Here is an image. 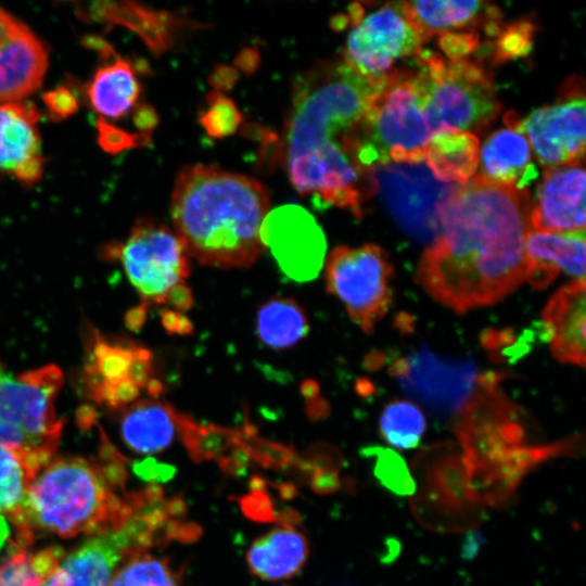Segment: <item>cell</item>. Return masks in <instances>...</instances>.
<instances>
[{
	"label": "cell",
	"mask_w": 586,
	"mask_h": 586,
	"mask_svg": "<svg viewBox=\"0 0 586 586\" xmlns=\"http://www.w3.org/2000/svg\"><path fill=\"white\" fill-rule=\"evenodd\" d=\"M530 193L475 176L440 212L441 231L416 279L440 304L463 314L501 301L525 279Z\"/></svg>",
	"instance_id": "obj_1"
},
{
	"label": "cell",
	"mask_w": 586,
	"mask_h": 586,
	"mask_svg": "<svg viewBox=\"0 0 586 586\" xmlns=\"http://www.w3.org/2000/svg\"><path fill=\"white\" fill-rule=\"evenodd\" d=\"M386 77L369 79L343 61H326L293 82L281 155L302 195L362 216L373 193L369 170L357 160L358 132Z\"/></svg>",
	"instance_id": "obj_2"
},
{
	"label": "cell",
	"mask_w": 586,
	"mask_h": 586,
	"mask_svg": "<svg viewBox=\"0 0 586 586\" xmlns=\"http://www.w3.org/2000/svg\"><path fill=\"white\" fill-rule=\"evenodd\" d=\"M125 480V458L107 443L98 459H51L12 520L17 546L25 548L42 534L69 539L123 527L150 494V487L124 493Z\"/></svg>",
	"instance_id": "obj_3"
},
{
	"label": "cell",
	"mask_w": 586,
	"mask_h": 586,
	"mask_svg": "<svg viewBox=\"0 0 586 586\" xmlns=\"http://www.w3.org/2000/svg\"><path fill=\"white\" fill-rule=\"evenodd\" d=\"M269 205L256 179L196 164L179 171L170 215L189 256L211 267L243 268L265 250L260 227Z\"/></svg>",
	"instance_id": "obj_4"
},
{
	"label": "cell",
	"mask_w": 586,
	"mask_h": 586,
	"mask_svg": "<svg viewBox=\"0 0 586 586\" xmlns=\"http://www.w3.org/2000/svg\"><path fill=\"white\" fill-rule=\"evenodd\" d=\"M504 379L500 373L480 374L472 396L454 421L469 484L483 505L493 507L507 505L536 466L574 456L583 444L576 435L534 444L524 413L500 386Z\"/></svg>",
	"instance_id": "obj_5"
},
{
	"label": "cell",
	"mask_w": 586,
	"mask_h": 586,
	"mask_svg": "<svg viewBox=\"0 0 586 586\" xmlns=\"http://www.w3.org/2000/svg\"><path fill=\"white\" fill-rule=\"evenodd\" d=\"M432 135L417 68H395L359 129L358 163L369 170L387 163L424 161Z\"/></svg>",
	"instance_id": "obj_6"
},
{
	"label": "cell",
	"mask_w": 586,
	"mask_h": 586,
	"mask_svg": "<svg viewBox=\"0 0 586 586\" xmlns=\"http://www.w3.org/2000/svg\"><path fill=\"white\" fill-rule=\"evenodd\" d=\"M413 60L433 133L444 129L481 131L496 119L500 103L491 77L480 64L464 59L445 60L422 49Z\"/></svg>",
	"instance_id": "obj_7"
},
{
	"label": "cell",
	"mask_w": 586,
	"mask_h": 586,
	"mask_svg": "<svg viewBox=\"0 0 586 586\" xmlns=\"http://www.w3.org/2000/svg\"><path fill=\"white\" fill-rule=\"evenodd\" d=\"M62 384L63 374L55 365L14 374L0 362V444L47 464L64 424L55 409Z\"/></svg>",
	"instance_id": "obj_8"
},
{
	"label": "cell",
	"mask_w": 586,
	"mask_h": 586,
	"mask_svg": "<svg viewBox=\"0 0 586 586\" xmlns=\"http://www.w3.org/2000/svg\"><path fill=\"white\" fill-rule=\"evenodd\" d=\"M413 474L411 508L424 526L448 533L480 523L483 502L469 484L458 446L444 443L423 450L415 459Z\"/></svg>",
	"instance_id": "obj_9"
},
{
	"label": "cell",
	"mask_w": 586,
	"mask_h": 586,
	"mask_svg": "<svg viewBox=\"0 0 586 586\" xmlns=\"http://www.w3.org/2000/svg\"><path fill=\"white\" fill-rule=\"evenodd\" d=\"M393 266L387 253L375 244L335 247L326 260L329 293L345 306L364 332L371 333L392 305Z\"/></svg>",
	"instance_id": "obj_10"
},
{
	"label": "cell",
	"mask_w": 586,
	"mask_h": 586,
	"mask_svg": "<svg viewBox=\"0 0 586 586\" xmlns=\"http://www.w3.org/2000/svg\"><path fill=\"white\" fill-rule=\"evenodd\" d=\"M104 252L120 262L146 307L166 303L170 290L183 283L191 270L189 255L176 233L146 220L136 224L124 242L110 244Z\"/></svg>",
	"instance_id": "obj_11"
},
{
	"label": "cell",
	"mask_w": 586,
	"mask_h": 586,
	"mask_svg": "<svg viewBox=\"0 0 586 586\" xmlns=\"http://www.w3.org/2000/svg\"><path fill=\"white\" fill-rule=\"evenodd\" d=\"M369 173L374 192L399 228L432 244L441 231V207L457 186L437 180L424 161L387 163Z\"/></svg>",
	"instance_id": "obj_12"
},
{
	"label": "cell",
	"mask_w": 586,
	"mask_h": 586,
	"mask_svg": "<svg viewBox=\"0 0 586 586\" xmlns=\"http://www.w3.org/2000/svg\"><path fill=\"white\" fill-rule=\"evenodd\" d=\"M152 354L142 346L110 339L89 328L80 374L82 394L109 410H123L138 399L152 379Z\"/></svg>",
	"instance_id": "obj_13"
},
{
	"label": "cell",
	"mask_w": 586,
	"mask_h": 586,
	"mask_svg": "<svg viewBox=\"0 0 586 586\" xmlns=\"http://www.w3.org/2000/svg\"><path fill=\"white\" fill-rule=\"evenodd\" d=\"M352 29L347 35L343 62L369 79L387 76L393 65L415 56L426 42L407 16L403 1L390 2L362 16L352 9Z\"/></svg>",
	"instance_id": "obj_14"
},
{
	"label": "cell",
	"mask_w": 586,
	"mask_h": 586,
	"mask_svg": "<svg viewBox=\"0 0 586 586\" xmlns=\"http://www.w3.org/2000/svg\"><path fill=\"white\" fill-rule=\"evenodd\" d=\"M156 544L160 535L154 518L139 510L123 527L94 535L60 560L39 586H107L126 558Z\"/></svg>",
	"instance_id": "obj_15"
},
{
	"label": "cell",
	"mask_w": 586,
	"mask_h": 586,
	"mask_svg": "<svg viewBox=\"0 0 586 586\" xmlns=\"http://www.w3.org/2000/svg\"><path fill=\"white\" fill-rule=\"evenodd\" d=\"M402 388L440 417H457L472 396L480 373L472 359L438 356L422 346L390 367Z\"/></svg>",
	"instance_id": "obj_16"
},
{
	"label": "cell",
	"mask_w": 586,
	"mask_h": 586,
	"mask_svg": "<svg viewBox=\"0 0 586 586\" xmlns=\"http://www.w3.org/2000/svg\"><path fill=\"white\" fill-rule=\"evenodd\" d=\"M585 113L583 87L568 81L556 103L535 109L520 120L521 130L545 169L584 163Z\"/></svg>",
	"instance_id": "obj_17"
},
{
	"label": "cell",
	"mask_w": 586,
	"mask_h": 586,
	"mask_svg": "<svg viewBox=\"0 0 586 586\" xmlns=\"http://www.w3.org/2000/svg\"><path fill=\"white\" fill-rule=\"evenodd\" d=\"M260 240L280 269L295 281L313 280L322 268L326 237L302 206L286 204L269 211L260 227Z\"/></svg>",
	"instance_id": "obj_18"
},
{
	"label": "cell",
	"mask_w": 586,
	"mask_h": 586,
	"mask_svg": "<svg viewBox=\"0 0 586 586\" xmlns=\"http://www.w3.org/2000/svg\"><path fill=\"white\" fill-rule=\"evenodd\" d=\"M584 163H574L544 171L531 202V230L571 233L585 231Z\"/></svg>",
	"instance_id": "obj_19"
},
{
	"label": "cell",
	"mask_w": 586,
	"mask_h": 586,
	"mask_svg": "<svg viewBox=\"0 0 586 586\" xmlns=\"http://www.w3.org/2000/svg\"><path fill=\"white\" fill-rule=\"evenodd\" d=\"M47 66L46 46L26 25L0 9V103L33 93Z\"/></svg>",
	"instance_id": "obj_20"
},
{
	"label": "cell",
	"mask_w": 586,
	"mask_h": 586,
	"mask_svg": "<svg viewBox=\"0 0 586 586\" xmlns=\"http://www.w3.org/2000/svg\"><path fill=\"white\" fill-rule=\"evenodd\" d=\"M39 111L31 102L0 104V171L31 186L43 174Z\"/></svg>",
	"instance_id": "obj_21"
},
{
	"label": "cell",
	"mask_w": 586,
	"mask_h": 586,
	"mask_svg": "<svg viewBox=\"0 0 586 586\" xmlns=\"http://www.w3.org/2000/svg\"><path fill=\"white\" fill-rule=\"evenodd\" d=\"M507 128L493 132L480 153L479 178L486 182L526 190L537 176L530 143L515 113L505 116Z\"/></svg>",
	"instance_id": "obj_22"
},
{
	"label": "cell",
	"mask_w": 586,
	"mask_h": 586,
	"mask_svg": "<svg viewBox=\"0 0 586 586\" xmlns=\"http://www.w3.org/2000/svg\"><path fill=\"white\" fill-rule=\"evenodd\" d=\"M585 279L559 289L543 311L552 355L563 364L585 365Z\"/></svg>",
	"instance_id": "obj_23"
},
{
	"label": "cell",
	"mask_w": 586,
	"mask_h": 586,
	"mask_svg": "<svg viewBox=\"0 0 586 586\" xmlns=\"http://www.w3.org/2000/svg\"><path fill=\"white\" fill-rule=\"evenodd\" d=\"M585 231L530 230L524 244L525 279L536 289L548 286L561 270L585 279Z\"/></svg>",
	"instance_id": "obj_24"
},
{
	"label": "cell",
	"mask_w": 586,
	"mask_h": 586,
	"mask_svg": "<svg viewBox=\"0 0 586 586\" xmlns=\"http://www.w3.org/2000/svg\"><path fill=\"white\" fill-rule=\"evenodd\" d=\"M403 7L425 41L456 30L483 27L487 35H497L501 29L499 9L486 1H403Z\"/></svg>",
	"instance_id": "obj_25"
},
{
	"label": "cell",
	"mask_w": 586,
	"mask_h": 586,
	"mask_svg": "<svg viewBox=\"0 0 586 586\" xmlns=\"http://www.w3.org/2000/svg\"><path fill=\"white\" fill-rule=\"evenodd\" d=\"M307 557L308 543L304 534L291 524H283L254 540L246 559L255 576L280 581L297 574Z\"/></svg>",
	"instance_id": "obj_26"
},
{
	"label": "cell",
	"mask_w": 586,
	"mask_h": 586,
	"mask_svg": "<svg viewBox=\"0 0 586 586\" xmlns=\"http://www.w3.org/2000/svg\"><path fill=\"white\" fill-rule=\"evenodd\" d=\"M120 437L138 454H156L166 449L177 431L174 407L157 398H143L122 410Z\"/></svg>",
	"instance_id": "obj_27"
},
{
	"label": "cell",
	"mask_w": 586,
	"mask_h": 586,
	"mask_svg": "<svg viewBox=\"0 0 586 586\" xmlns=\"http://www.w3.org/2000/svg\"><path fill=\"white\" fill-rule=\"evenodd\" d=\"M81 16L93 21H105L131 28L142 37L154 53L170 47L175 29L180 21L168 13L145 9L130 2L99 1L81 4Z\"/></svg>",
	"instance_id": "obj_28"
},
{
	"label": "cell",
	"mask_w": 586,
	"mask_h": 586,
	"mask_svg": "<svg viewBox=\"0 0 586 586\" xmlns=\"http://www.w3.org/2000/svg\"><path fill=\"white\" fill-rule=\"evenodd\" d=\"M85 90L99 119L107 122L119 119L136 107L141 86L131 63L117 58L100 66Z\"/></svg>",
	"instance_id": "obj_29"
},
{
	"label": "cell",
	"mask_w": 586,
	"mask_h": 586,
	"mask_svg": "<svg viewBox=\"0 0 586 586\" xmlns=\"http://www.w3.org/2000/svg\"><path fill=\"white\" fill-rule=\"evenodd\" d=\"M424 162L437 180L462 186L479 165V140L471 132L436 131L425 146Z\"/></svg>",
	"instance_id": "obj_30"
},
{
	"label": "cell",
	"mask_w": 586,
	"mask_h": 586,
	"mask_svg": "<svg viewBox=\"0 0 586 586\" xmlns=\"http://www.w3.org/2000/svg\"><path fill=\"white\" fill-rule=\"evenodd\" d=\"M174 418L177 431L195 461L216 459L224 469L232 472L237 459L243 450L240 430L200 424L175 408Z\"/></svg>",
	"instance_id": "obj_31"
},
{
	"label": "cell",
	"mask_w": 586,
	"mask_h": 586,
	"mask_svg": "<svg viewBox=\"0 0 586 586\" xmlns=\"http://www.w3.org/2000/svg\"><path fill=\"white\" fill-rule=\"evenodd\" d=\"M257 335L264 345L283 349L294 346L308 333L303 307L290 297H272L257 311Z\"/></svg>",
	"instance_id": "obj_32"
},
{
	"label": "cell",
	"mask_w": 586,
	"mask_h": 586,
	"mask_svg": "<svg viewBox=\"0 0 586 586\" xmlns=\"http://www.w3.org/2000/svg\"><path fill=\"white\" fill-rule=\"evenodd\" d=\"M43 467L36 457L0 444V513L11 521L16 517L31 482Z\"/></svg>",
	"instance_id": "obj_33"
},
{
	"label": "cell",
	"mask_w": 586,
	"mask_h": 586,
	"mask_svg": "<svg viewBox=\"0 0 586 586\" xmlns=\"http://www.w3.org/2000/svg\"><path fill=\"white\" fill-rule=\"evenodd\" d=\"M62 559L58 548L30 553L15 545L0 560V586H39L56 569Z\"/></svg>",
	"instance_id": "obj_34"
},
{
	"label": "cell",
	"mask_w": 586,
	"mask_h": 586,
	"mask_svg": "<svg viewBox=\"0 0 586 586\" xmlns=\"http://www.w3.org/2000/svg\"><path fill=\"white\" fill-rule=\"evenodd\" d=\"M425 428L426 421L422 411L408 400L388 403L379 420V431L383 440L400 450L416 448Z\"/></svg>",
	"instance_id": "obj_35"
},
{
	"label": "cell",
	"mask_w": 586,
	"mask_h": 586,
	"mask_svg": "<svg viewBox=\"0 0 586 586\" xmlns=\"http://www.w3.org/2000/svg\"><path fill=\"white\" fill-rule=\"evenodd\" d=\"M107 586H180V582L167 559L145 550L126 558Z\"/></svg>",
	"instance_id": "obj_36"
},
{
	"label": "cell",
	"mask_w": 586,
	"mask_h": 586,
	"mask_svg": "<svg viewBox=\"0 0 586 586\" xmlns=\"http://www.w3.org/2000/svg\"><path fill=\"white\" fill-rule=\"evenodd\" d=\"M364 454L374 460V475L384 487L398 496L413 495V476L399 455L383 447H368Z\"/></svg>",
	"instance_id": "obj_37"
},
{
	"label": "cell",
	"mask_w": 586,
	"mask_h": 586,
	"mask_svg": "<svg viewBox=\"0 0 586 586\" xmlns=\"http://www.w3.org/2000/svg\"><path fill=\"white\" fill-rule=\"evenodd\" d=\"M201 122L211 136L220 138L237 130L241 116L229 99L213 95L209 107L201 117Z\"/></svg>",
	"instance_id": "obj_38"
},
{
	"label": "cell",
	"mask_w": 586,
	"mask_h": 586,
	"mask_svg": "<svg viewBox=\"0 0 586 586\" xmlns=\"http://www.w3.org/2000/svg\"><path fill=\"white\" fill-rule=\"evenodd\" d=\"M533 24L522 21L500 29L494 50V61L524 55L532 46Z\"/></svg>",
	"instance_id": "obj_39"
},
{
	"label": "cell",
	"mask_w": 586,
	"mask_h": 586,
	"mask_svg": "<svg viewBox=\"0 0 586 586\" xmlns=\"http://www.w3.org/2000/svg\"><path fill=\"white\" fill-rule=\"evenodd\" d=\"M97 129L101 148L113 154L128 148L145 144L150 141V136L129 133L102 119H98Z\"/></svg>",
	"instance_id": "obj_40"
},
{
	"label": "cell",
	"mask_w": 586,
	"mask_h": 586,
	"mask_svg": "<svg viewBox=\"0 0 586 586\" xmlns=\"http://www.w3.org/2000/svg\"><path fill=\"white\" fill-rule=\"evenodd\" d=\"M48 113L54 120H62L73 115L78 107V102L72 90L61 86L48 91L42 97Z\"/></svg>",
	"instance_id": "obj_41"
},
{
	"label": "cell",
	"mask_w": 586,
	"mask_h": 586,
	"mask_svg": "<svg viewBox=\"0 0 586 586\" xmlns=\"http://www.w3.org/2000/svg\"><path fill=\"white\" fill-rule=\"evenodd\" d=\"M440 44L449 60H461L476 48L479 34L476 31L444 34L440 38Z\"/></svg>",
	"instance_id": "obj_42"
},
{
	"label": "cell",
	"mask_w": 586,
	"mask_h": 586,
	"mask_svg": "<svg viewBox=\"0 0 586 586\" xmlns=\"http://www.w3.org/2000/svg\"><path fill=\"white\" fill-rule=\"evenodd\" d=\"M162 324L170 334L188 335L193 333L191 321L180 311L164 309Z\"/></svg>",
	"instance_id": "obj_43"
},
{
	"label": "cell",
	"mask_w": 586,
	"mask_h": 586,
	"mask_svg": "<svg viewBox=\"0 0 586 586\" xmlns=\"http://www.w3.org/2000/svg\"><path fill=\"white\" fill-rule=\"evenodd\" d=\"M170 305H173L177 311H184L192 307L193 296L191 290L183 283L176 285L170 290L167 295V300Z\"/></svg>",
	"instance_id": "obj_44"
},
{
	"label": "cell",
	"mask_w": 586,
	"mask_h": 586,
	"mask_svg": "<svg viewBox=\"0 0 586 586\" xmlns=\"http://www.w3.org/2000/svg\"><path fill=\"white\" fill-rule=\"evenodd\" d=\"M483 545L482 534L475 531L470 532L467 535V539L462 546L461 556L464 559H472L481 549Z\"/></svg>",
	"instance_id": "obj_45"
},
{
	"label": "cell",
	"mask_w": 586,
	"mask_h": 586,
	"mask_svg": "<svg viewBox=\"0 0 586 586\" xmlns=\"http://www.w3.org/2000/svg\"><path fill=\"white\" fill-rule=\"evenodd\" d=\"M148 307L140 304L130 309L126 315V323L131 330H139L145 321Z\"/></svg>",
	"instance_id": "obj_46"
},
{
	"label": "cell",
	"mask_w": 586,
	"mask_h": 586,
	"mask_svg": "<svg viewBox=\"0 0 586 586\" xmlns=\"http://www.w3.org/2000/svg\"><path fill=\"white\" fill-rule=\"evenodd\" d=\"M328 411L329 405L323 398L318 396L314 399L308 400L307 412L309 417L320 419L326 417Z\"/></svg>",
	"instance_id": "obj_47"
},
{
	"label": "cell",
	"mask_w": 586,
	"mask_h": 586,
	"mask_svg": "<svg viewBox=\"0 0 586 586\" xmlns=\"http://www.w3.org/2000/svg\"><path fill=\"white\" fill-rule=\"evenodd\" d=\"M301 392L306 399H314L319 396L318 383L313 380L304 381L301 384Z\"/></svg>",
	"instance_id": "obj_48"
},
{
	"label": "cell",
	"mask_w": 586,
	"mask_h": 586,
	"mask_svg": "<svg viewBox=\"0 0 586 586\" xmlns=\"http://www.w3.org/2000/svg\"><path fill=\"white\" fill-rule=\"evenodd\" d=\"M145 388H146L150 396H152L153 398H156V397H158L161 395V392H162L163 387H162V383L158 380L152 378L149 381Z\"/></svg>",
	"instance_id": "obj_49"
},
{
	"label": "cell",
	"mask_w": 586,
	"mask_h": 586,
	"mask_svg": "<svg viewBox=\"0 0 586 586\" xmlns=\"http://www.w3.org/2000/svg\"><path fill=\"white\" fill-rule=\"evenodd\" d=\"M5 534H7L5 524L2 518H0V545L3 542Z\"/></svg>",
	"instance_id": "obj_50"
}]
</instances>
